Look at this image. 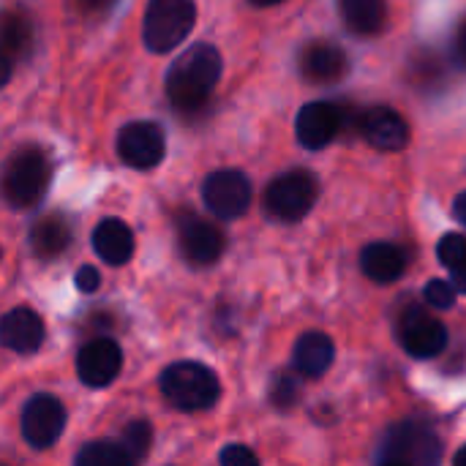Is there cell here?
<instances>
[{"instance_id": "cell-8", "label": "cell", "mask_w": 466, "mask_h": 466, "mask_svg": "<svg viewBox=\"0 0 466 466\" xmlns=\"http://www.w3.org/2000/svg\"><path fill=\"white\" fill-rule=\"evenodd\" d=\"M19 429L30 448L46 451L60 440V434L66 429V410L55 396L38 393L25 404V410L19 415Z\"/></svg>"}, {"instance_id": "cell-23", "label": "cell", "mask_w": 466, "mask_h": 466, "mask_svg": "<svg viewBox=\"0 0 466 466\" xmlns=\"http://www.w3.org/2000/svg\"><path fill=\"white\" fill-rule=\"evenodd\" d=\"M74 466H137V459L123 442H90L79 451Z\"/></svg>"}, {"instance_id": "cell-16", "label": "cell", "mask_w": 466, "mask_h": 466, "mask_svg": "<svg viewBox=\"0 0 466 466\" xmlns=\"http://www.w3.org/2000/svg\"><path fill=\"white\" fill-rule=\"evenodd\" d=\"M0 336L5 350L16 355H33L44 344V322L30 306H16L3 317Z\"/></svg>"}, {"instance_id": "cell-22", "label": "cell", "mask_w": 466, "mask_h": 466, "mask_svg": "<svg viewBox=\"0 0 466 466\" xmlns=\"http://www.w3.org/2000/svg\"><path fill=\"white\" fill-rule=\"evenodd\" d=\"M30 41H33V27H30L27 16L5 14V19H3V63H5L3 79H8V68H11L14 57H22L30 49Z\"/></svg>"}, {"instance_id": "cell-14", "label": "cell", "mask_w": 466, "mask_h": 466, "mask_svg": "<svg viewBox=\"0 0 466 466\" xmlns=\"http://www.w3.org/2000/svg\"><path fill=\"white\" fill-rule=\"evenodd\" d=\"M360 134L371 147H377L382 153L404 150L410 145V137H412L407 117L390 106H371L360 117Z\"/></svg>"}, {"instance_id": "cell-30", "label": "cell", "mask_w": 466, "mask_h": 466, "mask_svg": "<svg viewBox=\"0 0 466 466\" xmlns=\"http://www.w3.org/2000/svg\"><path fill=\"white\" fill-rule=\"evenodd\" d=\"M453 46H456V57L459 63L466 66V19L456 27V35H453Z\"/></svg>"}, {"instance_id": "cell-20", "label": "cell", "mask_w": 466, "mask_h": 466, "mask_svg": "<svg viewBox=\"0 0 466 466\" xmlns=\"http://www.w3.org/2000/svg\"><path fill=\"white\" fill-rule=\"evenodd\" d=\"M339 11L355 35H377L388 25V0H339Z\"/></svg>"}, {"instance_id": "cell-24", "label": "cell", "mask_w": 466, "mask_h": 466, "mask_svg": "<svg viewBox=\"0 0 466 466\" xmlns=\"http://www.w3.org/2000/svg\"><path fill=\"white\" fill-rule=\"evenodd\" d=\"M123 445L131 451V456L137 461H142L153 445V429L147 420H131L126 429H123Z\"/></svg>"}, {"instance_id": "cell-10", "label": "cell", "mask_w": 466, "mask_h": 466, "mask_svg": "<svg viewBox=\"0 0 466 466\" xmlns=\"http://www.w3.org/2000/svg\"><path fill=\"white\" fill-rule=\"evenodd\" d=\"M177 243H180L183 257L197 268L216 265L227 246L224 232L216 224H210L199 216H191V213L180 216V221H177Z\"/></svg>"}, {"instance_id": "cell-31", "label": "cell", "mask_w": 466, "mask_h": 466, "mask_svg": "<svg viewBox=\"0 0 466 466\" xmlns=\"http://www.w3.org/2000/svg\"><path fill=\"white\" fill-rule=\"evenodd\" d=\"M451 284L456 287V292H461V295H466V265L464 268H456V270H451Z\"/></svg>"}, {"instance_id": "cell-33", "label": "cell", "mask_w": 466, "mask_h": 466, "mask_svg": "<svg viewBox=\"0 0 466 466\" xmlns=\"http://www.w3.org/2000/svg\"><path fill=\"white\" fill-rule=\"evenodd\" d=\"M254 5H259V8H270V5H279V3H284V0H251Z\"/></svg>"}, {"instance_id": "cell-17", "label": "cell", "mask_w": 466, "mask_h": 466, "mask_svg": "<svg viewBox=\"0 0 466 466\" xmlns=\"http://www.w3.org/2000/svg\"><path fill=\"white\" fill-rule=\"evenodd\" d=\"M93 248L106 265L120 268L134 257V232L120 218H104L93 229Z\"/></svg>"}, {"instance_id": "cell-21", "label": "cell", "mask_w": 466, "mask_h": 466, "mask_svg": "<svg viewBox=\"0 0 466 466\" xmlns=\"http://www.w3.org/2000/svg\"><path fill=\"white\" fill-rule=\"evenodd\" d=\"M71 243V227L63 216L52 213V216H44L33 224L30 229V246H33V254L41 257V259H52L57 254H63Z\"/></svg>"}, {"instance_id": "cell-2", "label": "cell", "mask_w": 466, "mask_h": 466, "mask_svg": "<svg viewBox=\"0 0 466 466\" xmlns=\"http://www.w3.org/2000/svg\"><path fill=\"white\" fill-rule=\"evenodd\" d=\"M161 393L175 410L199 412V410H210L218 401L221 382L216 371H210L208 366L194 360H180L161 374Z\"/></svg>"}, {"instance_id": "cell-9", "label": "cell", "mask_w": 466, "mask_h": 466, "mask_svg": "<svg viewBox=\"0 0 466 466\" xmlns=\"http://www.w3.org/2000/svg\"><path fill=\"white\" fill-rule=\"evenodd\" d=\"M385 456H388V461H399L407 466H440L442 445L426 426L401 423L390 431Z\"/></svg>"}, {"instance_id": "cell-4", "label": "cell", "mask_w": 466, "mask_h": 466, "mask_svg": "<svg viewBox=\"0 0 466 466\" xmlns=\"http://www.w3.org/2000/svg\"><path fill=\"white\" fill-rule=\"evenodd\" d=\"M49 186V158L41 147H19L3 172V197L11 208L27 210L38 205Z\"/></svg>"}, {"instance_id": "cell-32", "label": "cell", "mask_w": 466, "mask_h": 466, "mask_svg": "<svg viewBox=\"0 0 466 466\" xmlns=\"http://www.w3.org/2000/svg\"><path fill=\"white\" fill-rule=\"evenodd\" d=\"M453 213H456V218H459V221L466 227V191L456 197V202H453Z\"/></svg>"}, {"instance_id": "cell-28", "label": "cell", "mask_w": 466, "mask_h": 466, "mask_svg": "<svg viewBox=\"0 0 466 466\" xmlns=\"http://www.w3.org/2000/svg\"><path fill=\"white\" fill-rule=\"evenodd\" d=\"M221 466H259V459L246 445H227L218 456Z\"/></svg>"}, {"instance_id": "cell-3", "label": "cell", "mask_w": 466, "mask_h": 466, "mask_svg": "<svg viewBox=\"0 0 466 466\" xmlns=\"http://www.w3.org/2000/svg\"><path fill=\"white\" fill-rule=\"evenodd\" d=\"M194 0H147L142 19V38L150 52L167 55L177 49L194 30Z\"/></svg>"}, {"instance_id": "cell-26", "label": "cell", "mask_w": 466, "mask_h": 466, "mask_svg": "<svg viewBox=\"0 0 466 466\" xmlns=\"http://www.w3.org/2000/svg\"><path fill=\"white\" fill-rule=\"evenodd\" d=\"M270 401L279 410H292L300 401V382L292 374H279L270 385Z\"/></svg>"}, {"instance_id": "cell-18", "label": "cell", "mask_w": 466, "mask_h": 466, "mask_svg": "<svg viewBox=\"0 0 466 466\" xmlns=\"http://www.w3.org/2000/svg\"><path fill=\"white\" fill-rule=\"evenodd\" d=\"M360 270L374 284H393L407 270V254L393 243H371L360 254Z\"/></svg>"}, {"instance_id": "cell-1", "label": "cell", "mask_w": 466, "mask_h": 466, "mask_svg": "<svg viewBox=\"0 0 466 466\" xmlns=\"http://www.w3.org/2000/svg\"><path fill=\"white\" fill-rule=\"evenodd\" d=\"M221 52L213 44L188 46L167 74V96L172 106L180 112L202 109L221 79Z\"/></svg>"}, {"instance_id": "cell-19", "label": "cell", "mask_w": 466, "mask_h": 466, "mask_svg": "<svg viewBox=\"0 0 466 466\" xmlns=\"http://www.w3.org/2000/svg\"><path fill=\"white\" fill-rule=\"evenodd\" d=\"M333 358H336V347L330 341V336L319 333V330H311V333H303L295 344V369L298 374L309 377V380H317L322 374H328V369L333 366Z\"/></svg>"}, {"instance_id": "cell-7", "label": "cell", "mask_w": 466, "mask_h": 466, "mask_svg": "<svg viewBox=\"0 0 466 466\" xmlns=\"http://www.w3.org/2000/svg\"><path fill=\"white\" fill-rule=\"evenodd\" d=\"M167 137L153 120L126 123L117 134V156L131 169H153L164 161Z\"/></svg>"}, {"instance_id": "cell-5", "label": "cell", "mask_w": 466, "mask_h": 466, "mask_svg": "<svg viewBox=\"0 0 466 466\" xmlns=\"http://www.w3.org/2000/svg\"><path fill=\"white\" fill-rule=\"evenodd\" d=\"M319 197V183L309 169H289L265 188V210L281 224L303 221Z\"/></svg>"}, {"instance_id": "cell-11", "label": "cell", "mask_w": 466, "mask_h": 466, "mask_svg": "<svg viewBox=\"0 0 466 466\" xmlns=\"http://www.w3.org/2000/svg\"><path fill=\"white\" fill-rule=\"evenodd\" d=\"M399 341L412 358L429 360L448 347V330L437 317L415 306L399 319Z\"/></svg>"}, {"instance_id": "cell-13", "label": "cell", "mask_w": 466, "mask_h": 466, "mask_svg": "<svg viewBox=\"0 0 466 466\" xmlns=\"http://www.w3.org/2000/svg\"><path fill=\"white\" fill-rule=\"evenodd\" d=\"M123 369V352L112 339H93L79 350L76 374L87 388H106Z\"/></svg>"}, {"instance_id": "cell-27", "label": "cell", "mask_w": 466, "mask_h": 466, "mask_svg": "<svg viewBox=\"0 0 466 466\" xmlns=\"http://www.w3.org/2000/svg\"><path fill=\"white\" fill-rule=\"evenodd\" d=\"M456 287L453 284H448V281H429L426 284V300H429V306L431 309H437V311H448V309H453V303H456Z\"/></svg>"}, {"instance_id": "cell-15", "label": "cell", "mask_w": 466, "mask_h": 466, "mask_svg": "<svg viewBox=\"0 0 466 466\" xmlns=\"http://www.w3.org/2000/svg\"><path fill=\"white\" fill-rule=\"evenodd\" d=\"M350 68L347 52L333 41H314L300 55V71L314 85H333L344 79Z\"/></svg>"}, {"instance_id": "cell-29", "label": "cell", "mask_w": 466, "mask_h": 466, "mask_svg": "<svg viewBox=\"0 0 466 466\" xmlns=\"http://www.w3.org/2000/svg\"><path fill=\"white\" fill-rule=\"evenodd\" d=\"M76 289L79 292H87V295H93L98 287H101V276H98V270L96 268H90V265H82L79 270H76Z\"/></svg>"}, {"instance_id": "cell-6", "label": "cell", "mask_w": 466, "mask_h": 466, "mask_svg": "<svg viewBox=\"0 0 466 466\" xmlns=\"http://www.w3.org/2000/svg\"><path fill=\"white\" fill-rule=\"evenodd\" d=\"M251 180L240 169H216L202 186V199L213 216L221 221H235L246 216L251 205Z\"/></svg>"}, {"instance_id": "cell-25", "label": "cell", "mask_w": 466, "mask_h": 466, "mask_svg": "<svg viewBox=\"0 0 466 466\" xmlns=\"http://www.w3.org/2000/svg\"><path fill=\"white\" fill-rule=\"evenodd\" d=\"M437 257L448 270L464 268L466 265V238L459 232H448L440 243H437Z\"/></svg>"}, {"instance_id": "cell-34", "label": "cell", "mask_w": 466, "mask_h": 466, "mask_svg": "<svg viewBox=\"0 0 466 466\" xmlns=\"http://www.w3.org/2000/svg\"><path fill=\"white\" fill-rule=\"evenodd\" d=\"M453 466H466V445L456 453V459H453Z\"/></svg>"}, {"instance_id": "cell-35", "label": "cell", "mask_w": 466, "mask_h": 466, "mask_svg": "<svg viewBox=\"0 0 466 466\" xmlns=\"http://www.w3.org/2000/svg\"><path fill=\"white\" fill-rule=\"evenodd\" d=\"M380 466H407V464H399V461H382Z\"/></svg>"}, {"instance_id": "cell-12", "label": "cell", "mask_w": 466, "mask_h": 466, "mask_svg": "<svg viewBox=\"0 0 466 466\" xmlns=\"http://www.w3.org/2000/svg\"><path fill=\"white\" fill-rule=\"evenodd\" d=\"M341 126H344V117H341V109L336 104L311 101L298 112L295 134H298V142L306 150H322L339 137Z\"/></svg>"}]
</instances>
